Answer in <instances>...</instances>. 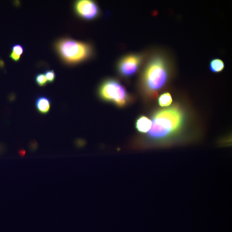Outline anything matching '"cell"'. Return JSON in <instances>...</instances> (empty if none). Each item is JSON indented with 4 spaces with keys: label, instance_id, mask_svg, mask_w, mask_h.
<instances>
[{
    "label": "cell",
    "instance_id": "cell-4",
    "mask_svg": "<svg viewBox=\"0 0 232 232\" xmlns=\"http://www.w3.org/2000/svg\"><path fill=\"white\" fill-rule=\"evenodd\" d=\"M97 94L103 101L110 103L120 108L131 105L135 99L133 95L114 78H106L103 80L99 85Z\"/></svg>",
    "mask_w": 232,
    "mask_h": 232
},
{
    "label": "cell",
    "instance_id": "cell-5",
    "mask_svg": "<svg viewBox=\"0 0 232 232\" xmlns=\"http://www.w3.org/2000/svg\"><path fill=\"white\" fill-rule=\"evenodd\" d=\"M148 51L127 54L120 58L117 64L119 75L124 78L132 77L141 70L148 56Z\"/></svg>",
    "mask_w": 232,
    "mask_h": 232
},
{
    "label": "cell",
    "instance_id": "cell-1",
    "mask_svg": "<svg viewBox=\"0 0 232 232\" xmlns=\"http://www.w3.org/2000/svg\"><path fill=\"white\" fill-rule=\"evenodd\" d=\"M182 99L168 107L154 110L152 126L135 143L137 148H162L188 144L200 136V129L192 109Z\"/></svg>",
    "mask_w": 232,
    "mask_h": 232
},
{
    "label": "cell",
    "instance_id": "cell-7",
    "mask_svg": "<svg viewBox=\"0 0 232 232\" xmlns=\"http://www.w3.org/2000/svg\"><path fill=\"white\" fill-rule=\"evenodd\" d=\"M35 107L39 113L46 114L50 110L51 102L50 99L45 96H40L35 100Z\"/></svg>",
    "mask_w": 232,
    "mask_h": 232
},
{
    "label": "cell",
    "instance_id": "cell-10",
    "mask_svg": "<svg viewBox=\"0 0 232 232\" xmlns=\"http://www.w3.org/2000/svg\"><path fill=\"white\" fill-rule=\"evenodd\" d=\"M224 68V62L220 58H213L210 61L209 69L212 72L219 73L222 72Z\"/></svg>",
    "mask_w": 232,
    "mask_h": 232
},
{
    "label": "cell",
    "instance_id": "cell-6",
    "mask_svg": "<svg viewBox=\"0 0 232 232\" xmlns=\"http://www.w3.org/2000/svg\"><path fill=\"white\" fill-rule=\"evenodd\" d=\"M74 10L80 18L86 21L98 19L101 12L97 3L92 0H78L74 3Z\"/></svg>",
    "mask_w": 232,
    "mask_h": 232
},
{
    "label": "cell",
    "instance_id": "cell-12",
    "mask_svg": "<svg viewBox=\"0 0 232 232\" xmlns=\"http://www.w3.org/2000/svg\"><path fill=\"white\" fill-rule=\"evenodd\" d=\"M35 80L37 84L41 87L46 86L47 82L45 74L42 73L37 74L35 77Z\"/></svg>",
    "mask_w": 232,
    "mask_h": 232
},
{
    "label": "cell",
    "instance_id": "cell-8",
    "mask_svg": "<svg viewBox=\"0 0 232 232\" xmlns=\"http://www.w3.org/2000/svg\"><path fill=\"white\" fill-rule=\"evenodd\" d=\"M152 126L151 118L147 116H139L135 122V127L137 131L140 133L145 134L150 130Z\"/></svg>",
    "mask_w": 232,
    "mask_h": 232
},
{
    "label": "cell",
    "instance_id": "cell-11",
    "mask_svg": "<svg viewBox=\"0 0 232 232\" xmlns=\"http://www.w3.org/2000/svg\"><path fill=\"white\" fill-rule=\"evenodd\" d=\"M24 51V47L22 45L14 44L12 46L11 52L10 53L9 57L13 61L17 62L20 59L21 55H23Z\"/></svg>",
    "mask_w": 232,
    "mask_h": 232
},
{
    "label": "cell",
    "instance_id": "cell-2",
    "mask_svg": "<svg viewBox=\"0 0 232 232\" xmlns=\"http://www.w3.org/2000/svg\"><path fill=\"white\" fill-rule=\"evenodd\" d=\"M175 65L173 56L168 50L157 48L148 51L140 71L138 85L145 101H155L159 94L168 88L176 74Z\"/></svg>",
    "mask_w": 232,
    "mask_h": 232
},
{
    "label": "cell",
    "instance_id": "cell-13",
    "mask_svg": "<svg viewBox=\"0 0 232 232\" xmlns=\"http://www.w3.org/2000/svg\"><path fill=\"white\" fill-rule=\"evenodd\" d=\"M45 77H46L47 81L49 83H52L54 81L55 79V74L53 70H48L45 71Z\"/></svg>",
    "mask_w": 232,
    "mask_h": 232
},
{
    "label": "cell",
    "instance_id": "cell-3",
    "mask_svg": "<svg viewBox=\"0 0 232 232\" xmlns=\"http://www.w3.org/2000/svg\"><path fill=\"white\" fill-rule=\"evenodd\" d=\"M55 47L61 60L68 65H75L89 60L95 53L90 43L68 38L58 40Z\"/></svg>",
    "mask_w": 232,
    "mask_h": 232
},
{
    "label": "cell",
    "instance_id": "cell-9",
    "mask_svg": "<svg viewBox=\"0 0 232 232\" xmlns=\"http://www.w3.org/2000/svg\"><path fill=\"white\" fill-rule=\"evenodd\" d=\"M158 104L161 108H166L169 106L173 103V99L171 93L168 91L163 92L158 96Z\"/></svg>",
    "mask_w": 232,
    "mask_h": 232
}]
</instances>
